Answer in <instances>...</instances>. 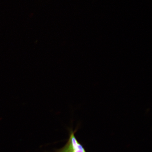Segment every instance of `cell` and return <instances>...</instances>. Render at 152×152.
<instances>
[{
  "mask_svg": "<svg viewBox=\"0 0 152 152\" xmlns=\"http://www.w3.org/2000/svg\"><path fill=\"white\" fill-rule=\"evenodd\" d=\"M70 136L69 141L74 152H86L84 148L77 141L75 136V132L70 129Z\"/></svg>",
  "mask_w": 152,
  "mask_h": 152,
  "instance_id": "1",
  "label": "cell"
},
{
  "mask_svg": "<svg viewBox=\"0 0 152 152\" xmlns=\"http://www.w3.org/2000/svg\"><path fill=\"white\" fill-rule=\"evenodd\" d=\"M60 152L58 151V152Z\"/></svg>",
  "mask_w": 152,
  "mask_h": 152,
  "instance_id": "2",
  "label": "cell"
}]
</instances>
